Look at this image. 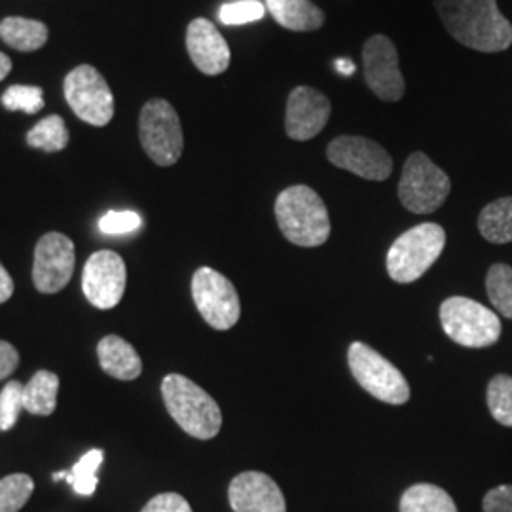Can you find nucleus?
Wrapping results in <instances>:
<instances>
[{
  "mask_svg": "<svg viewBox=\"0 0 512 512\" xmlns=\"http://www.w3.org/2000/svg\"><path fill=\"white\" fill-rule=\"evenodd\" d=\"M10 71H12V61H10V57L0 52V82L10 74Z\"/></svg>",
  "mask_w": 512,
  "mask_h": 512,
  "instance_id": "obj_38",
  "label": "nucleus"
},
{
  "mask_svg": "<svg viewBox=\"0 0 512 512\" xmlns=\"http://www.w3.org/2000/svg\"><path fill=\"white\" fill-rule=\"evenodd\" d=\"M141 512H194L183 495L165 492L152 497Z\"/></svg>",
  "mask_w": 512,
  "mask_h": 512,
  "instance_id": "obj_33",
  "label": "nucleus"
},
{
  "mask_svg": "<svg viewBox=\"0 0 512 512\" xmlns=\"http://www.w3.org/2000/svg\"><path fill=\"white\" fill-rule=\"evenodd\" d=\"M165 408L177 425L190 437L215 439L222 427V412L217 401L202 387L181 374H169L162 382Z\"/></svg>",
  "mask_w": 512,
  "mask_h": 512,
  "instance_id": "obj_3",
  "label": "nucleus"
},
{
  "mask_svg": "<svg viewBox=\"0 0 512 512\" xmlns=\"http://www.w3.org/2000/svg\"><path fill=\"white\" fill-rule=\"evenodd\" d=\"M450 190V177L427 154L414 152L406 160L399 183V200L404 209L416 215L435 213L446 202Z\"/></svg>",
  "mask_w": 512,
  "mask_h": 512,
  "instance_id": "obj_7",
  "label": "nucleus"
},
{
  "mask_svg": "<svg viewBox=\"0 0 512 512\" xmlns=\"http://www.w3.org/2000/svg\"><path fill=\"white\" fill-rule=\"evenodd\" d=\"M486 403L497 423L503 427H512V376L497 374L490 380Z\"/></svg>",
  "mask_w": 512,
  "mask_h": 512,
  "instance_id": "obj_26",
  "label": "nucleus"
},
{
  "mask_svg": "<svg viewBox=\"0 0 512 512\" xmlns=\"http://www.w3.org/2000/svg\"><path fill=\"white\" fill-rule=\"evenodd\" d=\"M327 158L330 164L366 181L382 183L393 173V160L387 150L365 137H336L327 147Z\"/></svg>",
  "mask_w": 512,
  "mask_h": 512,
  "instance_id": "obj_11",
  "label": "nucleus"
},
{
  "mask_svg": "<svg viewBox=\"0 0 512 512\" xmlns=\"http://www.w3.org/2000/svg\"><path fill=\"white\" fill-rule=\"evenodd\" d=\"M76 253L71 238L59 232L44 234L38 239L33 266V283L38 293L63 291L73 277Z\"/></svg>",
  "mask_w": 512,
  "mask_h": 512,
  "instance_id": "obj_13",
  "label": "nucleus"
},
{
  "mask_svg": "<svg viewBox=\"0 0 512 512\" xmlns=\"http://www.w3.org/2000/svg\"><path fill=\"white\" fill-rule=\"evenodd\" d=\"M486 291L497 313L512 321V266L494 264L486 275Z\"/></svg>",
  "mask_w": 512,
  "mask_h": 512,
  "instance_id": "obj_25",
  "label": "nucleus"
},
{
  "mask_svg": "<svg viewBox=\"0 0 512 512\" xmlns=\"http://www.w3.org/2000/svg\"><path fill=\"white\" fill-rule=\"evenodd\" d=\"M266 16V4L260 0H238L220 6L219 19L224 25H245Z\"/></svg>",
  "mask_w": 512,
  "mask_h": 512,
  "instance_id": "obj_30",
  "label": "nucleus"
},
{
  "mask_svg": "<svg viewBox=\"0 0 512 512\" xmlns=\"http://www.w3.org/2000/svg\"><path fill=\"white\" fill-rule=\"evenodd\" d=\"M12 294H14V281H12L10 274L6 272V268L0 264V304L10 300Z\"/></svg>",
  "mask_w": 512,
  "mask_h": 512,
  "instance_id": "obj_36",
  "label": "nucleus"
},
{
  "mask_svg": "<svg viewBox=\"0 0 512 512\" xmlns=\"http://www.w3.org/2000/svg\"><path fill=\"white\" fill-rule=\"evenodd\" d=\"M63 92L74 114L95 128L107 126L114 116V95L107 80L92 65H80L67 74Z\"/></svg>",
  "mask_w": 512,
  "mask_h": 512,
  "instance_id": "obj_9",
  "label": "nucleus"
},
{
  "mask_svg": "<svg viewBox=\"0 0 512 512\" xmlns=\"http://www.w3.org/2000/svg\"><path fill=\"white\" fill-rule=\"evenodd\" d=\"M0 38L18 52H35L46 44L48 27L37 19L12 16L0 21Z\"/></svg>",
  "mask_w": 512,
  "mask_h": 512,
  "instance_id": "obj_20",
  "label": "nucleus"
},
{
  "mask_svg": "<svg viewBox=\"0 0 512 512\" xmlns=\"http://www.w3.org/2000/svg\"><path fill=\"white\" fill-rule=\"evenodd\" d=\"M478 230L482 238L495 245L512 241V198H499L488 203L478 215Z\"/></svg>",
  "mask_w": 512,
  "mask_h": 512,
  "instance_id": "obj_22",
  "label": "nucleus"
},
{
  "mask_svg": "<svg viewBox=\"0 0 512 512\" xmlns=\"http://www.w3.org/2000/svg\"><path fill=\"white\" fill-rule=\"evenodd\" d=\"M35 482L29 475L16 473L0 480V512H19L31 499Z\"/></svg>",
  "mask_w": 512,
  "mask_h": 512,
  "instance_id": "obj_27",
  "label": "nucleus"
},
{
  "mask_svg": "<svg viewBox=\"0 0 512 512\" xmlns=\"http://www.w3.org/2000/svg\"><path fill=\"white\" fill-rule=\"evenodd\" d=\"M275 219L283 236L298 247H319L329 239L327 205L306 184L289 186L277 196Z\"/></svg>",
  "mask_w": 512,
  "mask_h": 512,
  "instance_id": "obj_2",
  "label": "nucleus"
},
{
  "mask_svg": "<svg viewBox=\"0 0 512 512\" xmlns=\"http://www.w3.org/2000/svg\"><path fill=\"white\" fill-rule=\"evenodd\" d=\"M126 262L114 251L93 253L82 274V291L97 310H112L126 293Z\"/></svg>",
  "mask_w": 512,
  "mask_h": 512,
  "instance_id": "obj_12",
  "label": "nucleus"
},
{
  "mask_svg": "<svg viewBox=\"0 0 512 512\" xmlns=\"http://www.w3.org/2000/svg\"><path fill=\"white\" fill-rule=\"evenodd\" d=\"M186 50L192 63L207 76H217L230 67V46L209 19L196 18L188 25Z\"/></svg>",
  "mask_w": 512,
  "mask_h": 512,
  "instance_id": "obj_17",
  "label": "nucleus"
},
{
  "mask_svg": "<svg viewBox=\"0 0 512 512\" xmlns=\"http://www.w3.org/2000/svg\"><path fill=\"white\" fill-rule=\"evenodd\" d=\"M2 105L6 110H21L25 114H37L44 109V93L37 86H10L2 93Z\"/></svg>",
  "mask_w": 512,
  "mask_h": 512,
  "instance_id": "obj_29",
  "label": "nucleus"
},
{
  "mask_svg": "<svg viewBox=\"0 0 512 512\" xmlns=\"http://www.w3.org/2000/svg\"><path fill=\"white\" fill-rule=\"evenodd\" d=\"M401 512H458L452 495L435 484H414L401 497Z\"/></svg>",
  "mask_w": 512,
  "mask_h": 512,
  "instance_id": "obj_23",
  "label": "nucleus"
},
{
  "mask_svg": "<svg viewBox=\"0 0 512 512\" xmlns=\"http://www.w3.org/2000/svg\"><path fill=\"white\" fill-rule=\"evenodd\" d=\"M336 69H338V73L342 74V76H351V74L355 73V63L342 57V59L336 61Z\"/></svg>",
  "mask_w": 512,
  "mask_h": 512,
  "instance_id": "obj_37",
  "label": "nucleus"
},
{
  "mask_svg": "<svg viewBox=\"0 0 512 512\" xmlns=\"http://www.w3.org/2000/svg\"><path fill=\"white\" fill-rule=\"evenodd\" d=\"M332 105L329 97L310 86L294 88L287 101L285 129L293 141H310L329 122Z\"/></svg>",
  "mask_w": 512,
  "mask_h": 512,
  "instance_id": "obj_15",
  "label": "nucleus"
},
{
  "mask_svg": "<svg viewBox=\"0 0 512 512\" xmlns=\"http://www.w3.org/2000/svg\"><path fill=\"white\" fill-rule=\"evenodd\" d=\"M23 387L14 380L2 387L0 391V431H10L18 423L19 412L23 408Z\"/></svg>",
  "mask_w": 512,
  "mask_h": 512,
  "instance_id": "obj_31",
  "label": "nucleus"
},
{
  "mask_svg": "<svg viewBox=\"0 0 512 512\" xmlns=\"http://www.w3.org/2000/svg\"><path fill=\"white\" fill-rule=\"evenodd\" d=\"M139 139L148 158L160 167L177 164L183 156L184 137L177 110L165 99H152L139 116Z\"/></svg>",
  "mask_w": 512,
  "mask_h": 512,
  "instance_id": "obj_8",
  "label": "nucleus"
},
{
  "mask_svg": "<svg viewBox=\"0 0 512 512\" xmlns=\"http://www.w3.org/2000/svg\"><path fill=\"white\" fill-rule=\"evenodd\" d=\"M141 217L135 211H110L99 220V230L109 236L129 234L141 228Z\"/></svg>",
  "mask_w": 512,
  "mask_h": 512,
  "instance_id": "obj_32",
  "label": "nucleus"
},
{
  "mask_svg": "<svg viewBox=\"0 0 512 512\" xmlns=\"http://www.w3.org/2000/svg\"><path fill=\"white\" fill-rule=\"evenodd\" d=\"M484 512H512V486L503 484L492 488L482 501Z\"/></svg>",
  "mask_w": 512,
  "mask_h": 512,
  "instance_id": "obj_34",
  "label": "nucleus"
},
{
  "mask_svg": "<svg viewBox=\"0 0 512 512\" xmlns=\"http://www.w3.org/2000/svg\"><path fill=\"white\" fill-rule=\"evenodd\" d=\"M234 512H287V501L272 476L260 471L239 473L228 488Z\"/></svg>",
  "mask_w": 512,
  "mask_h": 512,
  "instance_id": "obj_16",
  "label": "nucleus"
},
{
  "mask_svg": "<svg viewBox=\"0 0 512 512\" xmlns=\"http://www.w3.org/2000/svg\"><path fill=\"white\" fill-rule=\"evenodd\" d=\"M59 376L50 370H38L23 387V408L35 416H52L57 406Z\"/></svg>",
  "mask_w": 512,
  "mask_h": 512,
  "instance_id": "obj_21",
  "label": "nucleus"
},
{
  "mask_svg": "<svg viewBox=\"0 0 512 512\" xmlns=\"http://www.w3.org/2000/svg\"><path fill=\"white\" fill-rule=\"evenodd\" d=\"M365 78L368 88L382 101H401L406 84L399 71V54L391 38L374 35L366 40L363 48Z\"/></svg>",
  "mask_w": 512,
  "mask_h": 512,
  "instance_id": "obj_14",
  "label": "nucleus"
},
{
  "mask_svg": "<svg viewBox=\"0 0 512 512\" xmlns=\"http://www.w3.org/2000/svg\"><path fill=\"white\" fill-rule=\"evenodd\" d=\"M19 365L18 349L14 348L10 342L0 340V380H6L14 374V370Z\"/></svg>",
  "mask_w": 512,
  "mask_h": 512,
  "instance_id": "obj_35",
  "label": "nucleus"
},
{
  "mask_svg": "<svg viewBox=\"0 0 512 512\" xmlns=\"http://www.w3.org/2000/svg\"><path fill=\"white\" fill-rule=\"evenodd\" d=\"M446 31L476 52H503L512 44V25L497 0H435Z\"/></svg>",
  "mask_w": 512,
  "mask_h": 512,
  "instance_id": "obj_1",
  "label": "nucleus"
},
{
  "mask_svg": "<svg viewBox=\"0 0 512 512\" xmlns=\"http://www.w3.org/2000/svg\"><path fill=\"white\" fill-rule=\"evenodd\" d=\"M27 145L44 152L63 150L69 145V129L65 126V120L57 114L40 120L37 126L27 133Z\"/></svg>",
  "mask_w": 512,
  "mask_h": 512,
  "instance_id": "obj_24",
  "label": "nucleus"
},
{
  "mask_svg": "<svg viewBox=\"0 0 512 512\" xmlns=\"http://www.w3.org/2000/svg\"><path fill=\"white\" fill-rule=\"evenodd\" d=\"M266 10L285 29L304 33L325 23V14L311 0H266Z\"/></svg>",
  "mask_w": 512,
  "mask_h": 512,
  "instance_id": "obj_19",
  "label": "nucleus"
},
{
  "mask_svg": "<svg viewBox=\"0 0 512 512\" xmlns=\"http://www.w3.org/2000/svg\"><path fill=\"white\" fill-rule=\"evenodd\" d=\"M192 298L203 321L215 330L236 327L241 315V302L234 283L213 268L203 266L192 277Z\"/></svg>",
  "mask_w": 512,
  "mask_h": 512,
  "instance_id": "obj_10",
  "label": "nucleus"
},
{
  "mask_svg": "<svg viewBox=\"0 0 512 512\" xmlns=\"http://www.w3.org/2000/svg\"><path fill=\"white\" fill-rule=\"evenodd\" d=\"M439 315L446 336L463 348H490L501 338L499 315L471 298H446L440 304Z\"/></svg>",
  "mask_w": 512,
  "mask_h": 512,
  "instance_id": "obj_5",
  "label": "nucleus"
},
{
  "mask_svg": "<svg viewBox=\"0 0 512 512\" xmlns=\"http://www.w3.org/2000/svg\"><path fill=\"white\" fill-rule=\"evenodd\" d=\"M348 363L357 384L374 399L397 406L408 403L410 387L403 372L376 349L366 346L365 342H353L349 346Z\"/></svg>",
  "mask_w": 512,
  "mask_h": 512,
  "instance_id": "obj_6",
  "label": "nucleus"
},
{
  "mask_svg": "<svg viewBox=\"0 0 512 512\" xmlns=\"http://www.w3.org/2000/svg\"><path fill=\"white\" fill-rule=\"evenodd\" d=\"M444 245L446 232L435 222H423L406 230L387 251V274L397 283L418 281L439 260Z\"/></svg>",
  "mask_w": 512,
  "mask_h": 512,
  "instance_id": "obj_4",
  "label": "nucleus"
},
{
  "mask_svg": "<svg viewBox=\"0 0 512 512\" xmlns=\"http://www.w3.org/2000/svg\"><path fill=\"white\" fill-rule=\"evenodd\" d=\"M105 459L103 450H90L78 463H74L73 471L67 473L65 480L71 484L78 495H93L99 484L97 469Z\"/></svg>",
  "mask_w": 512,
  "mask_h": 512,
  "instance_id": "obj_28",
  "label": "nucleus"
},
{
  "mask_svg": "<svg viewBox=\"0 0 512 512\" xmlns=\"http://www.w3.org/2000/svg\"><path fill=\"white\" fill-rule=\"evenodd\" d=\"M97 357L103 372H107L112 378L131 382L141 376L143 361L139 353L129 344L128 340L120 336H105L97 346Z\"/></svg>",
  "mask_w": 512,
  "mask_h": 512,
  "instance_id": "obj_18",
  "label": "nucleus"
}]
</instances>
